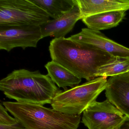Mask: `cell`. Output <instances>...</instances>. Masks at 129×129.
Wrapping results in <instances>:
<instances>
[{
    "mask_svg": "<svg viewBox=\"0 0 129 129\" xmlns=\"http://www.w3.org/2000/svg\"><path fill=\"white\" fill-rule=\"evenodd\" d=\"M49 50L52 61L88 81L96 78L98 69L114 58L65 38L52 40Z\"/></svg>",
    "mask_w": 129,
    "mask_h": 129,
    "instance_id": "6da1fadb",
    "label": "cell"
},
{
    "mask_svg": "<svg viewBox=\"0 0 129 129\" xmlns=\"http://www.w3.org/2000/svg\"><path fill=\"white\" fill-rule=\"evenodd\" d=\"M0 90L16 102L44 105L51 104L61 91L48 75L39 71L15 70L0 81Z\"/></svg>",
    "mask_w": 129,
    "mask_h": 129,
    "instance_id": "7a4b0ae2",
    "label": "cell"
},
{
    "mask_svg": "<svg viewBox=\"0 0 129 129\" xmlns=\"http://www.w3.org/2000/svg\"><path fill=\"white\" fill-rule=\"evenodd\" d=\"M3 105L27 129H78L80 115L66 114L42 105L4 102Z\"/></svg>",
    "mask_w": 129,
    "mask_h": 129,
    "instance_id": "3957f363",
    "label": "cell"
},
{
    "mask_svg": "<svg viewBox=\"0 0 129 129\" xmlns=\"http://www.w3.org/2000/svg\"><path fill=\"white\" fill-rule=\"evenodd\" d=\"M107 77H99L64 91L53 98L51 106L66 114L80 115L94 102L107 86Z\"/></svg>",
    "mask_w": 129,
    "mask_h": 129,
    "instance_id": "277c9868",
    "label": "cell"
},
{
    "mask_svg": "<svg viewBox=\"0 0 129 129\" xmlns=\"http://www.w3.org/2000/svg\"><path fill=\"white\" fill-rule=\"evenodd\" d=\"M50 16L31 0H0V25H42Z\"/></svg>",
    "mask_w": 129,
    "mask_h": 129,
    "instance_id": "5b68a950",
    "label": "cell"
},
{
    "mask_svg": "<svg viewBox=\"0 0 129 129\" xmlns=\"http://www.w3.org/2000/svg\"><path fill=\"white\" fill-rule=\"evenodd\" d=\"M125 116L108 99L95 101L83 112L82 122L88 129H117Z\"/></svg>",
    "mask_w": 129,
    "mask_h": 129,
    "instance_id": "8992f818",
    "label": "cell"
},
{
    "mask_svg": "<svg viewBox=\"0 0 129 129\" xmlns=\"http://www.w3.org/2000/svg\"><path fill=\"white\" fill-rule=\"evenodd\" d=\"M42 39L40 26L0 25V49L7 52L16 47H37Z\"/></svg>",
    "mask_w": 129,
    "mask_h": 129,
    "instance_id": "52a82bcc",
    "label": "cell"
},
{
    "mask_svg": "<svg viewBox=\"0 0 129 129\" xmlns=\"http://www.w3.org/2000/svg\"><path fill=\"white\" fill-rule=\"evenodd\" d=\"M69 39L89 48L106 53L114 57L129 58V48L107 38L99 31L82 28Z\"/></svg>",
    "mask_w": 129,
    "mask_h": 129,
    "instance_id": "ba28073f",
    "label": "cell"
},
{
    "mask_svg": "<svg viewBox=\"0 0 129 129\" xmlns=\"http://www.w3.org/2000/svg\"><path fill=\"white\" fill-rule=\"evenodd\" d=\"M107 99L129 117V73L110 77L105 90Z\"/></svg>",
    "mask_w": 129,
    "mask_h": 129,
    "instance_id": "9c48e42d",
    "label": "cell"
},
{
    "mask_svg": "<svg viewBox=\"0 0 129 129\" xmlns=\"http://www.w3.org/2000/svg\"><path fill=\"white\" fill-rule=\"evenodd\" d=\"M80 19V12L76 3V5L69 12L56 19L50 20L40 25L42 39L48 37L55 38H65Z\"/></svg>",
    "mask_w": 129,
    "mask_h": 129,
    "instance_id": "30bf717a",
    "label": "cell"
},
{
    "mask_svg": "<svg viewBox=\"0 0 129 129\" xmlns=\"http://www.w3.org/2000/svg\"><path fill=\"white\" fill-rule=\"evenodd\" d=\"M81 19L93 15L129 10V0H76Z\"/></svg>",
    "mask_w": 129,
    "mask_h": 129,
    "instance_id": "8fae6325",
    "label": "cell"
},
{
    "mask_svg": "<svg viewBox=\"0 0 129 129\" xmlns=\"http://www.w3.org/2000/svg\"><path fill=\"white\" fill-rule=\"evenodd\" d=\"M126 11H114L88 16L82 19L87 28L95 30H107L117 26L126 15Z\"/></svg>",
    "mask_w": 129,
    "mask_h": 129,
    "instance_id": "7c38bea8",
    "label": "cell"
},
{
    "mask_svg": "<svg viewBox=\"0 0 129 129\" xmlns=\"http://www.w3.org/2000/svg\"><path fill=\"white\" fill-rule=\"evenodd\" d=\"M47 75L59 88L64 90L67 87L72 88L77 86L81 81V78L75 75L67 69L53 61L49 62L45 66Z\"/></svg>",
    "mask_w": 129,
    "mask_h": 129,
    "instance_id": "4fadbf2b",
    "label": "cell"
},
{
    "mask_svg": "<svg viewBox=\"0 0 129 129\" xmlns=\"http://www.w3.org/2000/svg\"><path fill=\"white\" fill-rule=\"evenodd\" d=\"M53 19L59 18L71 10L76 5V0H31Z\"/></svg>",
    "mask_w": 129,
    "mask_h": 129,
    "instance_id": "5bb4252c",
    "label": "cell"
},
{
    "mask_svg": "<svg viewBox=\"0 0 129 129\" xmlns=\"http://www.w3.org/2000/svg\"><path fill=\"white\" fill-rule=\"evenodd\" d=\"M129 70V58L114 57L98 69L95 77H114L128 72Z\"/></svg>",
    "mask_w": 129,
    "mask_h": 129,
    "instance_id": "9a60e30c",
    "label": "cell"
},
{
    "mask_svg": "<svg viewBox=\"0 0 129 129\" xmlns=\"http://www.w3.org/2000/svg\"><path fill=\"white\" fill-rule=\"evenodd\" d=\"M3 105L0 104V124L10 125L17 123L18 120L15 118L11 117Z\"/></svg>",
    "mask_w": 129,
    "mask_h": 129,
    "instance_id": "2e32d148",
    "label": "cell"
},
{
    "mask_svg": "<svg viewBox=\"0 0 129 129\" xmlns=\"http://www.w3.org/2000/svg\"><path fill=\"white\" fill-rule=\"evenodd\" d=\"M0 129H27L21 123L18 121L12 125H6L0 124Z\"/></svg>",
    "mask_w": 129,
    "mask_h": 129,
    "instance_id": "e0dca14e",
    "label": "cell"
},
{
    "mask_svg": "<svg viewBox=\"0 0 129 129\" xmlns=\"http://www.w3.org/2000/svg\"><path fill=\"white\" fill-rule=\"evenodd\" d=\"M117 129H129V117L125 116L124 120Z\"/></svg>",
    "mask_w": 129,
    "mask_h": 129,
    "instance_id": "ac0fdd59",
    "label": "cell"
},
{
    "mask_svg": "<svg viewBox=\"0 0 129 129\" xmlns=\"http://www.w3.org/2000/svg\"><path fill=\"white\" fill-rule=\"evenodd\" d=\"M128 72H129V71H128Z\"/></svg>",
    "mask_w": 129,
    "mask_h": 129,
    "instance_id": "d6986e66",
    "label": "cell"
}]
</instances>
